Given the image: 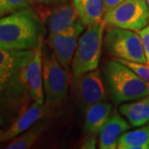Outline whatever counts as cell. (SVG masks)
<instances>
[{"label":"cell","mask_w":149,"mask_h":149,"mask_svg":"<svg viewBox=\"0 0 149 149\" xmlns=\"http://www.w3.org/2000/svg\"><path fill=\"white\" fill-rule=\"evenodd\" d=\"M96 143H97V141L95 139V135H89V137L83 142L80 148L95 149L96 148Z\"/></svg>","instance_id":"22"},{"label":"cell","mask_w":149,"mask_h":149,"mask_svg":"<svg viewBox=\"0 0 149 149\" xmlns=\"http://www.w3.org/2000/svg\"><path fill=\"white\" fill-rule=\"evenodd\" d=\"M104 46L113 58L147 64L143 45L139 32L109 27L104 34Z\"/></svg>","instance_id":"5"},{"label":"cell","mask_w":149,"mask_h":149,"mask_svg":"<svg viewBox=\"0 0 149 149\" xmlns=\"http://www.w3.org/2000/svg\"><path fill=\"white\" fill-rule=\"evenodd\" d=\"M49 120L47 118H43L35 123L32 127L25 132L21 133L8 144L5 149H27L32 148L33 144L37 142L42 135L43 132L47 128Z\"/></svg>","instance_id":"17"},{"label":"cell","mask_w":149,"mask_h":149,"mask_svg":"<svg viewBox=\"0 0 149 149\" xmlns=\"http://www.w3.org/2000/svg\"><path fill=\"white\" fill-rule=\"evenodd\" d=\"M146 1H147V3H148V5L149 7V0H146Z\"/></svg>","instance_id":"25"},{"label":"cell","mask_w":149,"mask_h":149,"mask_svg":"<svg viewBox=\"0 0 149 149\" xmlns=\"http://www.w3.org/2000/svg\"><path fill=\"white\" fill-rule=\"evenodd\" d=\"M80 21L86 27L100 22L104 15V0H72Z\"/></svg>","instance_id":"16"},{"label":"cell","mask_w":149,"mask_h":149,"mask_svg":"<svg viewBox=\"0 0 149 149\" xmlns=\"http://www.w3.org/2000/svg\"><path fill=\"white\" fill-rule=\"evenodd\" d=\"M68 1L69 0H35V3L43 6H56Z\"/></svg>","instance_id":"23"},{"label":"cell","mask_w":149,"mask_h":149,"mask_svg":"<svg viewBox=\"0 0 149 149\" xmlns=\"http://www.w3.org/2000/svg\"><path fill=\"white\" fill-rule=\"evenodd\" d=\"M124 0H104V13L123 3Z\"/></svg>","instance_id":"24"},{"label":"cell","mask_w":149,"mask_h":149,"mask_svg":"<svg viewBox=\"0 0 149 149\" xmlns=\"http://www.w3.org/2000/svg\"><path fill=\"white\" fill-rule=\"evenodd\" d=\"M79 14L73 3L65 2L48 12L46 22L49 34L59 33L73 26L78 21Z\"/></svg>","instance_id":"12"},{"label":"cell","mask_w":149,"mask_h":149,"mask_svg":"<svg viewBox=\"0 0 149 149\" xmlns=\"http://www.w3.org/2000/svg\"><path fill=\"white\" fill-rule=\"evenodd\" d=\"M129 128V123L116 110L112 112L111 115L100 133L99 148H117L119 137Z\"/></svg>","instance_id":"13"},{"label":"cell","mask_w":149,"mask_h":149,"mask_svg":"<svg viewBox=\"0 0 149 149\" xmlns=\"http://www.w3.org/2000/svg\"><path fill=\"white\" fill-rule=\"evenodd\" d=\"M110 103L101 101L95 103L85 110L84 131L88 135L100 134L102 128L112 113Z\"/></svg>","instance_id":"14"},{"label":"cell","mask_w":149,"mask_h":149,"mask_svg":"<svg viewBox=\"0 0 149 149\" xmlns=\"http://www.w3.org/2000/svg\"><path fill=\"white\" fill-rule=\"evenodd\" d=\"M105 26L106 23L103 19L95 25L87 27L85 32L79 38L71 62V72L74 78L98 68Z\"/></svg>","instance_id":"4"},{"label":"cell","mask_w":149,"mask_h":149,"mask_svg":"<svg viewBox=\"0 0 149 149\" xmlns=\"http://www.w3.org/2000/svg\"><path fill=\"white\" fill-rule=\"evenodd\" d=\"M113 59L116 60L118 61H119L120 63L127 65L130 69L133 70L141 79H143L145 82H147L149 85V66L148 65L143 64V63L133 62V61H125L123 59Z\"/></svg>","instance_id":"20"},{"label":"cell","mask_w":149,"mask_h":149,"mask_svg":"<svg viewBox=\"0 0 149 149\" xmlns=\"http://www.w3.org/2000/svg\"><path fill=\"white\" fill-rule=\"evenodd\" d=\"M84 30L85 25L80 21H77L63 32L49 34L48 44L59 62L67 71L74 57L79 37Z\"/></svg>","instance_id":"8"},{"label":"cell","mask_w":149,"mask_h":149,"mask_svg":"<svg viewBox=\"0 0 149 149\" xmlns=\"http://www.w3.org/2000/svg\"><path fill=\"white\" fill-rule=\"evenodd\" d=\"M139 34L141 37L142 42L143 45L144 52L147 59V65L149 66V24L143 29L139 31Z\"/></svg>","instance_id":"21"},{"label":"cell","mask_w":149,"mask_h":149,"mask_svg":"<svg viewBox=\"0 0 149 149\" xmlns=\"http://www.w3.org/2000/svg\"><path fill=\"white\" fill-rule=\"evenodd\" d=\"M42 65L45 103L52 108L59 106L68 95L67 70L59 62L54 52H48L43 49Z\"/></svg>","instance_id":"6"},{"label":"cell","mask_w":149,"mask_h":149,"mask_svg":"<svg viewBox=\"0 0 149 149\" xmlns=\"http://www.w3.org/2000/svg\"><path fill=\"white\" fill-rule=\"evenodd\" d=\"M42 37V20L31 8L2 17L0 46L4 50H33Z\"/></svg>","instance_id":"2"},{"label":"cell","mask_w":149,"mask_h":149,"mask_svg":"<svg viewBox=\"0 0 149 149\" xmlns=\"http://www.w3.org/2000/svg\"><path fill=\"white\" fill-rule=\"evenodd\" d=\"M18 114L16 119L5 131H3L0 135L1 142H7L15 139L18 135L25 132L28 128L43 118H47L52 111V107L46 103L41 104L33 101L29 106L25 107Z\"/></svg>","instance_id":"10"},{"label":"cell","mask_w":149,"mask_h":149,"mask_svg":"<svg viewBox=\"0 0 149 149\" xmlns=\"http://www.w3.org/2000/svg\"><path fill=\"white\" fill-rule=\"evenodd\" d=\"M42 49L43 36L40 38L37 46L34 49L33 55L27 67V78L30 97L33 101L41 104H45V92L42 85Z\"/></svg>","instance_id":"11"},{"label":"cell","mask_w":149,"mask_h":149,"mask_svg":"<svg viewBox=\"0 0 149 149\" xmlns=\"http://www.w3.org/2000/svg\"><path fill=\"white\" fill-rule=\"evenodd\" d=\"M117 148L149 149V124L123 133L118 141Z\"/></svg>","instance_id":"18"},{"label":"cell","mask_w":149,"mask_h":149,"mask_svg":"<svg viewBox=\"0 0 149 149\" xmlns=\"http://www.w3.org/2000/svg\"><path fill=\"white\" fill-rule=\"evenodd\" d=\"M119 113L133 127H141L149 123V95L131 103H124L118 108Z\"/></svg>","instance_id":"15"},{"label":"cell","mask_w":149,"mask_h":149,"mask_svg":"<svg viewBox=\"0 0 149 149\" xmlns=\"http://www.w3.org/2000/svg\"><path fill=\"white\" fill-rule=\"evenodd\" d=\"M104 74L108 91L115 104L137 100L149 95V85L133 70L116 60L104 65Z\"/></svg>","instance_id":"3"},{"label":"cell","mask_w":149,"mask_h":149,"mask_svg":"<svg viewBox=\"0 0 149 149\" xmlns=\"http://www.w3.org/2000/svg\"><path fill=\"white\" fill-rule=\"evenodd\" d=\"M33 50H0V88L2 105L23 104L30 97L27 67ZM31 98V97H30Z\"/></svg>","instance_id":"1"},{"label":"cell","mask_w":149,"mask_h":149,"mask_svg":"<svg viewBox=\"0 0 149 149\" xmlns=\"http://www.w3.org/2000/svg\"><path fill=\"white\" fill-rule=\"evenodd\" d=\"M35 3V0H0V15L3 17L26 10Z\"/></svg>","instance_id":"19"},{"label":"cell","mask_w":149,"mask_h":149,"mask_svg":"<svg viewBox=\"0 0 149 149\" xmlns=\"http://www.w3.org/2000/svg\"><path fill=\"white\" fill-rule=\"evenodd\" d=\"M109 27L139 32L149 24V7L146 0H124L104 13Z\"/></svg>","instance_id":"7"},{"label":"cell","mask_w":149,"mask_h":149,"mask_svg":"<svg viewBox=\"0 0 149 149\" xmlns=\"http://www.w3.org/2000/svg\"><path fill=\"white\" fill-rule=\"evenodd\" d=\"M74 79L78 99L84 110L95 103L106 101V91L99 70L86 72Z\"/></svg>","instance_id":"9"}]
</instances>
